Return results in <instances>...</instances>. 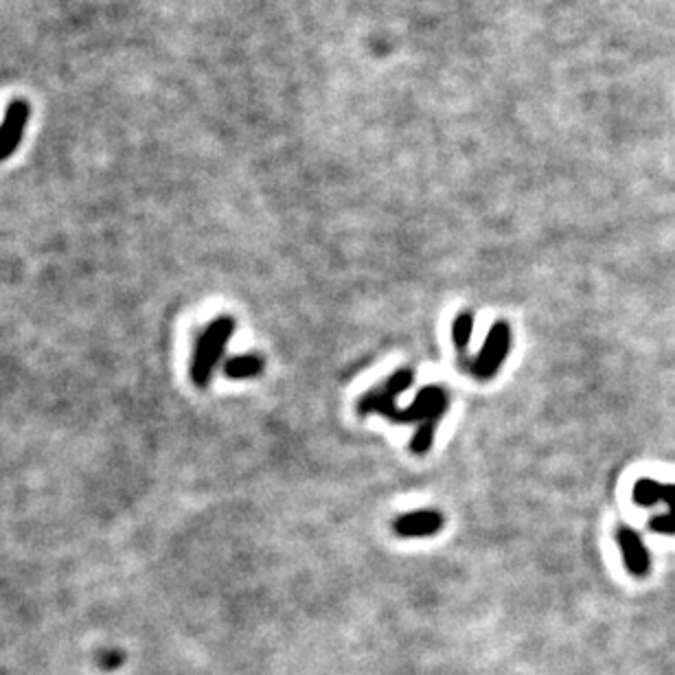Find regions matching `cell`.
<instances>
[{
	"mask_svg": "<svg viewBox=\"0 0 675 675\" xmlns=\"http://www.w3.org/2000/svg\"><path fill=\"white\" fill-rule=\"evenodd\" d=\"M235 331V320L231 316L213 318L204 331L198 335L193 358H191V380L198 389H206L215 375L217 365L227 352V345Z\"/></svg>",
	"mask_w": 675,
	"mask_h": 675,
	"instance_id": "obj_1",
	"label": "cell"
},
{
	"mask_svg": "<svg viewBox=\"0 0 675 675\" xmlns=\"http://www.w3.org/2000/svg\"><path fill=\"white\" fill-rule=\"evenodd\" d=\"M511 349V327L507 320H496L489 329L479 356L472 360V375L476 380H492L505 365Z\"/></svg>",
	"mask_w": 675,
	"mask_h": 675,
	"instance_id": "obj_2",
	"label": "cell"
},
{
	"mask_svg": "<svg viewBox=\"0 0 675 675\" xmlns=\"http://www.w3.org/2000/svg\"><path fill=\"white\" fill-rule=\"evenodd\" d=\"M449 395L443 386H423L410 406L395 408L389 421L395 423H436L447 415Z\"/></svg>",
	"mask_w": 675,
	"mask_h": 675,
	"instance_id": "obj_3",
	"label": "cell"
},
{
	"mask_svg": "<svg viewBox=\"0 0 675 675\" xmlns=\"http://www.w3.org/2000/svg\"><path fill=\"white\" fill-rule=\"evenodd\" d=\"M634 502L640 507H653L664 502L666 513L651 520V528L660 535H675V485H662L653 479H640L634 485Z\"/></svg>",
	"mask_w": 675,
	"mask_h": 675,
	"instance_id": "obj_4",
	"label": "cell"
},
{
	"mask_svg": "<svg viewBox=\"0 0 675 675\" xmlns=\"http://www.w3.org/2000/svg\"><path fill=\"white\" fill-rule=\"evenodd\" d=\"M27 124H29V103L23 99L12 101L5 110L3 124H0V161H8L16 152Z\"/></svg>",
	"mask_w": 675,
	"mask_h": 675,
	"instance_id": "obj_5",
	"label": "cell"
},
{
	"mask_svg": "<svg viewBox=\"0 0 675 675\" xmlns=\"http://www.w3.org/2000/svg\"><path fill=\"white\" fill-rule=\"evenodd\" d=\"M616 544L623 552V561L625 569L634 575V577H645L649 573L651 559L647 552V546L642 542V537L632 528V526H619L616 528Z\"/></svg>",
	"mask_w": 675,
	"mask_h": 675,
	"instance_id": "obj_6",
	"label": "cell"
},
{
	"mask_svg": "<svg viewBox=\"0 0 675 675\" xmlns=\"http://www.w3.org/2000/svg\"><path fill=\"white\" fill-rule=\"evenodd\" d=\"M445 524V518L436 509H419L404 513L395 520L393 528L399 537H430L436 535Z\"/></svg>",
	"mask_w": 675,
	"mask_h": 675,
	"instance_id": "obj_7",
	"label": "cell"
},
{
	"mask_svg": "<svg viewBox=\"0 0 675 675\" xmlns=\"http://www.w3.org/2000/svg\"><path fill=\"white\" fill-rule=\"evenodd\" d=\"M264 358L259 354H240L224 362V375L229 380H253L262 375Z\"/></svg>",
	"mask_w": 675,
	"mask_h": 675,
	"instance_id": "obj_8",
	"label": "cell"
},
{
	"mask_svg": "<svg viewBox=\"0 0 675 675\" xmlns=\"http://www.w3.org/2000/svg\"><path fill=\"white\" fill-rule=\"evenodd\" d=\"M472 331H474V314L472 311H461L455 318L453 324V338H455V347L459 352V356H468L470 349V341H472Z\"/></svg>",
	"mask_w": 675,
	"mask_h": 675,
	"instance_id": "obj_9",
	"label": "cell"
},
{
	"mask_svg": "<svg viewBox=\"0 0 675 675\" xmlns=\"http://www.w3.org/2000/svg\"><path fill=\"white\" fill-rule=\"evenodd\" d=\"M434 434H436V423H421L415 430V436L410 441V453L417 457L428 455L432 449V443H434Z\"/></svg>",
	"mask_w": 675,
	"mask_h": 675,
	"instance_id": "obj_10",
	"label": "cell"
},
{
	"mask_svg": "<svg viewBox=\"0 0 675 675\" xmlns=\"http://www.w3.org/2000/svg\"><path fill=\"white\" fill-rule=\"evenodd\" d=\"M412 384H415V371H410V369H397L382 386H384L389 393H393L395 397H399V395L406 393Z\"/></svg>",
	"mask_w": 675,
	"mask_h": 675,
	"instance_id": "obj_11",
	"label": "cell"
}]
</instances>
